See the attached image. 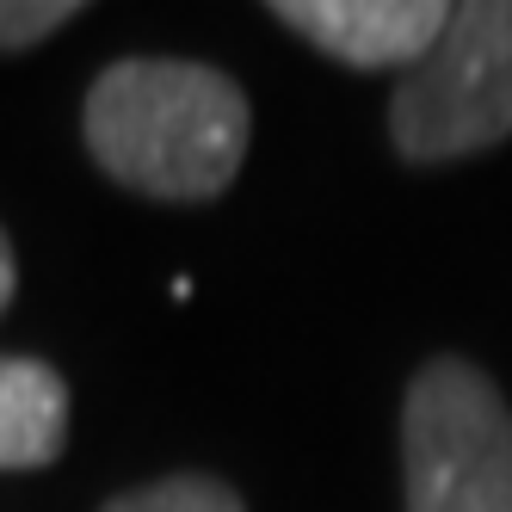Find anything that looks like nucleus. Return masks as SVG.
<instances>
[{"instance_id": "3", "label": "nucleus", "mask_w": 512, "mask_h": 512, "mask_svg": "<svg viewBox=\"0 0 512 512\" xmlns=\"http://www.w3.org/2000/svg\"><path fill=\"white\" fill-rule=\"evenodd\" d=\"M408 512H512V408L469 358H432L401 408Z\"/></svg>"}, {"instance_id": "5", "label": "nucleus", "mask_w": 512, "mask_h": 512, "mask_svg": "<svg viewBox=\"0 0 512 512\" xmlns=\"http://www.w3.org/2000/svg\"><path fill=\"white\" fill-rule=\"evenodd\" d=\"M68 445V383L38 358L0 352V469H44Z\"/></svg>"}, {"instance_id": "6", "label": "nucleus", "mask_w": 512, "mask_h": 512, "mask_svg": "<svg viewBox=\"0 0 512 512\" xmlns=\"http://www.w3.org/2000/svg\"><path fill=\"white\" fill-rule=\"evenodd\" d=\"M99 512H247L241 494L216 475H167V482L130 488L118 500H105Z\"/></svg>"}, {"instance_id": "8", "label": "nucleus", "mask_w": 512, "mask_h": 512, "mask_svg": "<svg viewBox=\"0 0 512 512\" xmlns=\"http://www.w3.org/2000/svg\"><path fill=\"white\" fill-rule=\"evenodd\" d=\"M13 284H19V266H13V241H7V229H0V309L13 303Z\"/></svg>"}, {"instance_id": "7", "label": "nucleus", "mask_w": 512, "mask_h": 512, "mask_svg": "<svg viewBox=\"0 0 512 512\" xmlns=\"http://www.w3.org/2000/svg\"><path fill=\"white\" fill-rule=\"evenodd\" d=\"M68 19H81V0H0V50H31Z\"/></svg>"}, {"instance_id": "1", "label": "nucleus", "mask_w": 512, "mask_h": 512, "mask_svg": "<svg viewBox=\"0 0 512 512\" xmlns=\"http://www.w3.org/2000/svg\"><path fill=\"white\" fill-rule=\"evenodd\" d=\"M87 149L130 192L149 198H216L247 161V93L204 62L130 56L87 87Z\"/></svg>"}, {"instance_id": "4", "label": "nucleus", "mask_w": 512, "mask_h": 512, "mask_svg": "<svg viewBox=\"0 0 512 512\" xmlns=\"http://www.w3.org/2000/svg\"><path fill=\"white\" fill-rule=\"evenodd\" d=\"M278 25L352 68H408L438 44L451 7L445 0H278Z\"/></svg>"}, {"instance_id": "2", "label": "nucleus", "mask_w": 512, "mask_h": 512, "mask_svg": "<svg viewBox=\"0 0 512 512\" xmlns=\"http://www.w3.org/2000/svg\"><path fill=\"white\" fill-rule=\"evenodd\" d=\"M512 136V0L451 7L438 44L389 99V142L408 161H457Z\"/></svg>"}]
</instances>
